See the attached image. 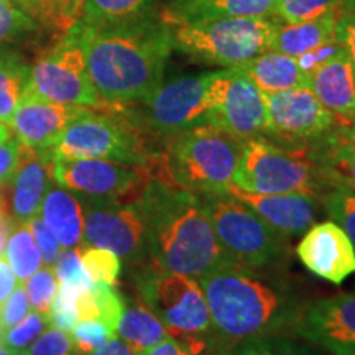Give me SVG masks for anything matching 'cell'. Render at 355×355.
I'll list each match as a JSON object with an SVG mask.
<instances>
[{
	"label": "cell",
	"instance_id": "1",
	"mask_svg": "<svg viewBox=\"0 0 355 355\" xmlns=\"http://www.w3.org/2000/svg\"><path fill=\"white\" fill-rule=\"evenodd\" d=\"M211 314L212 355L259 337L288 334L308 304L304 293L279 266L225 263L198 279Z\"/></svg>",
	"mask_w": 355,
	"mask_h": 355
},
{
	"label": "cell",
	"instance_id": "2",
	"mask_svg": "<svg viewBox=\"0 0 355 355\" xmlns=\"http://www.w3.org/2000/svg\"><path fill=\"white\" fill-rule=\"evenodd\" d=\"M79 28L89 76L104 104L141 102L162 84L173 40L170 25L159 15L102 28L79 21Z\"/></svg>",
	"mask_w": 355,
	"mask_h": 355
},
{
	"label": "cell",
	"instance_id": "3",
	"mask_svg": "<svg viewBox=\"0 0 355 355\" xmlns=\"http://www.w3.org/2000/svg\"><path fill=\"white\" fill-rule=\"evenodd\" d=\"M146 230V247L159 270L201 279L230 263L198 194L159 178H150L137 199Z\"/></svg>",
	"mask_w": 355,
	"mask_h": 355
},
{
	"label": "cell",
	"instance_id": "4",
	"mask_svg": "<svg viewBox=\"0 0 355 355\" xmlns=\"http://www.w3.org/2000/svg\"><path fill=\"white\" fill-rule=\"evenodd\" d=\"M159 157V180L198 194L227 193L241 159L243 140L212 123L194 127L168 139Z\"/></svg>",
	"mask_w": 355,
	"mask_h": 355
},
{
	"label": "cell",
	"instance_id": "5",
	"mask_svg": "<svg viewBox=\"0 0 355 355\" xmlns=\"http://www.w3.org/2000/svg\"><path fill=\"white\" fill-rule=\"evenodd\" d=\"M277 24L275 17H248L170 25L173 50L222 69L239 68L272 48Z\"/></svg>",
	"mask_w": 355,
	"mask_h": 355
},
{
	"label": "cell",
	"instance_id": "6",
	"mask_svg": "<svg viewBox=\"0 0 355 355\" xmlns=\"http://www.w3.org/2000/svg\"><path fill=\"white\" fill-rule=\"evenodd\" d=\"M232 184L247 193H295L319 199L329 191L321 166L308 150L285 148L263 137L243 141Z\"/></svg>",
	"mask_w": 355,
	"mask_h": 355
},
{
	"label": "cell",
	"instance_id": "7",
	"mask_svg": "<svg viewBox=\"0 0 355 355\" xmlns=\"http://www.w3.org/2000/svg\"><path fill=\"white\" fill-rule=\"evenodd\" d=\"M135 285L141 303L165 324L170 336L201 355L209 350L211 314L198 279L155 266L137 275Z\"/></svg>",
	"mask_w": 355,
	"mask_h": 355
},
{
	"label": "cell",
	"instance_id": "8",
	"mask_svg": "<svg viewBox=\"0 0 355 355\" xmlns=\"http://www.w3.org/2000/svg\"><path fill=\"white\" fill-rule=\"evenodd\" d=\"M220 247L234 263L245 266H282L290 257L288 237L265 224L247 204L230 193L199 196Z\"/></svg>",
	"mask_w": 355,
	"mask_h": 355
},
{
	"label": "cell",
	"instance_id": "9",
	"mask_svg": "<svg viewBox=\"0 0 355 355\" xmlns=\"http://www.w3.org/2000/svg\"><path fill=\"white\" fill-rule=\"evenodd\" d=\"M51 152L60 158L109 159L146 170L157 162L135 122L99 109H84L73 119Z\"/></svg>",
	"mask_w": 355,
	"mask_h": 355
},
{
	"label": "cell",
	"instance_id": "10",
	"mask_svg": "<svg viewBox=\"0 0 355 355\" xmlns=\"http://www.w3.org/2000/svg\"><path fill=\"white\" fill-rule=\"evenodd\" d=\"M28 91L58 104L87 109H101L104 105L89 76L79 24L40 53L30 71Z\"/></svg>",
	"mask_w": 355,
	"mask_h": 355
},
{
	"label": "cell",
	"instance_id": "11",
	"mask_svg": "<svg viewBox=\"0 0 355 355\" xmlns=\"http://www.w3.org/2000/svg\"><path fill=\"white\" fill-rule=\"evenodd\" d=\"M212 73L176 78L159 84L146 99L141 101L140 128L145 127L155 135H180L191 128L211 123L212 114Z\"/></svg>",
	"mask_w": 355,
	"mask_h": 355
},
{
	"label": "cell",
	"instance_id": "12",
	"mask_svg": "<svg viewBox=\"0 0 355 355\" xmlns=\"http://www.w3.org/2000/svg\"><path fill=\"white\" fill-rule=\"evenodd\" d=\"M146 168L96 158H60L53 155V178L60 186L91 199L127 202L139 199L150 181Z\"/></svg>",
	"mask_w": 355,
	"mask_h": 355
},
{
	"label": "cell",
	"instance_id": "13",
	"mask_svg": "<svg viewBox=\"0 0 355 355\" xmlns=\"http://www.w3.org/2000/svg\"><path fill=\"white\" fill-rule=\"evenodd\" d=\"M211 123L241 140L266 133L265 96L239 68L212 71Z\"/></svg>",
	"mask_w": 355,
	"mask_h": 355
},
{
	"label": "cell",
	"instance_id": "14",
	"mask_svg": "<svg viewBox=\"0 0 355 355\" xmlns=\"http://www.w3.org/2000/svg\"><path fill=\"white\" fill-rule=\"evenodd\" d=\"M84 220V239L121 259L140 261L148 254L146 230L137 202L92 199Z\"/></svg>",
	"mask_w": 355,
	"mask_h": 355
},
{
	"label": "cell",
	"instance_id": "15",
	"mask_svg": "<svg viewBox=\"0 0 355 355\" xmlns=\"http://www.w3.org/2000/svg\"><path fill=\"white\" fill-rule=\"evenodd\" d=\"M263 96L266 133L275 139L314 144L337 125L334 115L324 107L308 86Z\"/></svg>",
	"mask_w": 355,
	"mask_h": 355
},
{
	"label": "cell",
	"instance_id": "16",
	"mask_svg": "<svg viewBox=\"0 0 355 355\" xmlns=\"http://www.w3.org/2000/svg\"><path fill=\"white\" fill-rule=\"evenodd\" d=\"M293 334L331 355H355V293L308 303Z\"/></svg>",
	"mask_w": 355,
	"mask_h": 355
},
{
	"label": "cell",
	"instance_id": "17",
	"mask_svg": "<svg viewBox=\"0 0 355 355\" xmlns=\"http://www.w3.org/2000/svg\"><path fill=\"white\" fill-rule=\"evenodd\" d=\"M301 263L332 285H343L355 273V247L334 220L314 222L296 245Z\"/></svg>",
	"mask_w": 355,
	"mask_h": 355
},
{
	"label": "cell",
	"instance_id": "18",
	"mask_svg": "<svg viewBox=\"0 0 355 355\" xmlns=\"http://www.w3.org/2000/svg\"><path fill=\"white\" fill-rule=\"evenodd\" d=\"M87 107L58 104L26 91L13 114L10 128L25 146L53 148L64 128Z\"/></svg>",
	"mask_w": 355,
	"mask_h": 355
},
{
	"label": "cell",
	"instance_id": "19",
	"mask_svg": "<svg viewBox=\"0 0 355 355\" xmlns=\"http://www.w3.org/2000/svg\"><path fill=\"white\" fill-rule=\"evenodd\" d=\"M227 193L247 204L265 224L285 237L304 234L316 222L318 201L311 194H259L247 193L232 184Z\"/></svg>",
	"mask_w": 355,
	"mask_h": 355
},
{
	"label": "cell",
	"instance_id": "20",
	"mask_svg": "<svg viewBox=\"0 0 355 355\" xmlns=\"http://www.w3.org/2000/svg\"><path fill=\"white\" fill-rule=\"evenodd\" d=\"M12 181L13 217L19 222H28L42 211L44 196L51 188V148H30L21 144L20 163L13 173Z\"/></svg>",
	"mask_w": 355,
	"mask_h": 355
},
{
	"label": "cell",
	"instance_id": "21",
	"mask_svg": "<svg viewBox=\"0 0 355 355\" xmlns=\"http://www.w3.org/2000/svg\"><path fill=\"white\" fill-rule=\"evenodd\" d=\"M308 87L336 122L345 125L355 107V69L344 48L311 71Z\"/></svg>",
	"mask_w": 355,
	"mask_h": 355
},
{
	"label": "cell",
	"instance_id": "22",
	"mask_svg": "<svg viewBox=\"0 0 355 355\" xmlns=\"http://www.w3.org/2000/svg\"><path fill=\"white\" fill-rule=\"evenodd\" d=\"M278 0H173L159 13L168 25L212 19L273 17Z\"/></svg>",
	"mask_w": 355,
	"mask_h": 355
},
{
	"label": "cell",
	"instance_id": "23",
	"mask_svg": "<svg viewBox=\"0 0 355 355\" xmlns=\"http://www.w3.org/2000/svg\"><path fill=\"white\" fill-rule=\"evenodd\" d=\"M339 15L340 12L313 20L293 21V24L278 20L270 50L300 58L306 53L318 50L324 44L336 42Z\"/></svg>",
	"mask_w": 355,
	"mask_h": 355
},
{
	"label": "cell",
	"instance_id": "24",
	"mask_svg": "<svg viewBox=\"0 0 355 355\" xmlns=\"http://www.w3.org/2000/svg\"><path fill=\"white\" fill-rule=\"evenodd\" d=\"M263 94H277L288 89L308 86V74L296 58L275 50H266L245 64L239 66Z\"/></svg>",
	"mask_w": 355,
	"mask_h": 355
},
{
	"label": "cell",
	"instance_id": "25",
	"mask_svg": "<svg viewBox=\"0 0 355 355\" xmlns=\"http://www.w3.org/2000/svg\"><path fill=\"white\" fill-rule=\"evenodd\" d=\"M42 220L63 248H74L83 242L86 214L81 201L69 189L48 191L42 206Z\"/></svg>",
	"mask_w": 355,
	"mask_h": 355
},
{
	"label": "cell",
	"instance_id": "26",
	"mask_svg": "<svg viewBox=\"0 0 355 355\" xmlns=\"http://www.w3.org/2000/svg\"><path fill=\"white\" fill-rule=\"evenodd\" d=\"M308 152L321 166L329 189L345 186L355 191V144L344 135L343 128L339 127L314 141Z\"/></svg>",
	"mask_w": 355,
	"mask_h": 355
},
{
	"label": "cell",
	"instance_id": "27",
	"mask_svg": "<svg viewBox=\"0 0 355 355\" xmlns=\"http://www.w3.org/2000/svg\"><path fill=\"white\" fill-rule=\"evenodd\" d=\"M13 3L32 17L40 30L56 40L68 35L83 20L86 7V0H13Z\"/></svg>",
	"mask_w": 355,
	"mask_h": 355
},
{
	"label": "cell",
	"instance_id": "28",
	"mask_svg": "<svg viewBox=\"0 0 355 355\" xmlns=\"http://www.w3.org/2000/svg\"><path fill=\"white\" fill-rule=\"evenodd\" d=\"M30 71L32 66L19 51L0 44V122L8 127L30 87Z\"/></svg>",
	"mask_w": 355,
	"mask_h": 355
},
{
	"label": "cell",
	"instance_id": "29",
	"mask_svg": "<svg viewBox=\"0 0 355 355\" xmlns=\"http://www.w3.org/2000/svg\"><path fill=\"white\" fill-rule=\"evenodd\" d=\"M117 336L139 354L170 337V332L144 303H135L123 309Z\"/></svg>",
	"mask_w": 355,
	"mask_h": 355
},
{
	"label": "cell",
	"instance_id": "30",
	"mask_svg": "<svg viewBox=\"0 0 355 355\" xmlns=\"http://www.w3.org/2000/svg\"><path fill=\"white\" fill-rule=\"evenodd\" d=\"M157 0H86L83 24L92 28L127 24L153 13Z\"/></svg>",
	"mask_w": 355,
	"mask_h": 355
},
{
	"label": "cell",
	"instance_id": "31",
	"mask_svg": "<svg viewBox=\"0 0 355 355\" xmlns=\"http://www.w3.org/2000/svg\"><path fill=\"white\" fill-rule=\"evenodd\" d=\"M123 309H125V303L121 293L115 290L114 285H105V283H94L92 290L84 291L78 301L79 321L97 319L107 324L115 334H117Z\"/></svg>",
	"mask_w": 355,
	"mask_h": 355
},
{
	"label": "cell",
	"instance_id": "32",
	"mask_svg": "<svg viewBox=\"0 0 355 355\" xmlns=\"http://www.w3.org/2000/svg\"><path fill=\"white\" fill-rule=\"evenodd\" d=\"M6 257L13 273L20 282H26L42 266V255L35 243L32 230L26 222H20L19 227L13 229L6 248Z\"/></svg>",
	"mask_w": 355,
	"mask_h": 355
},
{
	"label": "cell",
	"instance_id": "33",
	"mask_svg": "<svg viewBox=\"0 0 355 355\" xmlns=\"http://www.w3.org/2000/svg\"><path fill=\"white\" fill-rule=\"evenodd\" d=\"M224 355H324L316 345H308L288 334L250 339L237 344Z\"/></svg>",
	"mask_w": 355,
	"mask_h": 355
},
{
	"label": "cell",
	"instance_id": "34",
	"mask_svg": "<svg viewBox=\"0 0 355 355\" xmlns=\"http://www.w3.org/2000/svg\"><path fill=\"white\" fill-rule=\"evenodd\" d=\"M344 10V0H278L275 19L279 21H304Z\"/></svg>",
	"mask_w": 355,
	"mask_h": 355
},
{
	"label": "cell",
	"instance_id": "35",
	"mask_svg": "<svg viewBox=\"0 0 355 355\" xmlns=\"http://www.w3.org/2000/svg\"><path fill=\"white\" fill-rule=\"evenodd\" d=\"M326 214L347 234L355 247V191L334 186L321 198Z\"/></svg>",
	"mask_w": 355,
	"mask_h": 355
},
{
	"label": "cell",
	"instance_id": "36",
	"mask_svg": "<svg viewBox=\"0 0 355 355\" xmlns=\"http://www.w3.org/2000/svg\"><path fill=\"white\" fill-rule=\"evenodd\" d=\"M79 259L86 270L87 277L92 283H105V285H115L119 275H121V257L105 248L84 247L79 248Z\"/></svg>",
	"mask_w": 355,
	"mask_h": 355
},
{
	"label": "cell",
	"instance_id": "37",
	"mask_svg": "<svg viewBox=\"0 0 355 355\" xmlns=\"http://www.w3.org/2000/svg\"><path fill=\"white\" fill-rule=\"evenodd\" d=\"M38 30L37 21L17 7L13 0H0V44L19 42Z\"/></svg>",
	"mask_w": 355,
	"mask_h": 355
},
{
	"label": "cell",
	"instance_id": "38",
	"mask_svg": "<svg viewBox=\"0 0 355 355\" xmlns=\"http://www.w3.org/2000/svg\"><path fill=\"white\" fill-rule=\"evenodd\" d=\"M48 324H50V321H48L46 314L40 313L37 309L30 311L19 324H15V326L6 331V334H3V345L10 349L13 354L25 352L46 331Z\"/></svg>",
	"mask_w": 355,
	"mask_h": 355
},
{
	"label": "cell",
	"instance_id": "39",
	"mask_svg": "<svg viewBox=\"0 0 355 355\" xmlns=\"http://www.w3.org/2000/svg\"><path fill=\"white\" fill-rule=\"evenodd\" d=\"M69 336L79 355L94 352L96 349L102 347L109 340H112L114 337H117V334L110 329L107 324L97 321V319H81L74 326V329L69 332Z\"/></svg>",
	"mask_w": 355,
	"mask_h": 355
},
{
	"label": "cell",
	"instance_id": "40",
	"mask_svg": "<svg viewBox=\"0 0 355 355\" xmlns=\"http://www.w3.org/2000/svg\"><path fill=\"white\" fill-rule=\"evenodd\" d=\"M58 285H60V282H58L55 270L51 266H46V268L33 273L26 279V293H28L32 308L40 311V313L48 314L51 301L56 295Z\"/></svg>",
	"mask_w": 355,
	"mask_h": 355
},
{
	"label": "cell",
	"instance_id": "41",
	"mask_svg": "<svg viewBox=\"0 0 355 355\" xmlns=\"http://www.w3.org/2000/svg\"><path fill=\"white\" fill-rule=\"evenodd\" d=\"M53 270H55L60 283L74 285L84 288V290H91L94 286V283L91 282L84 270L81 259H79V250H74V248H63L53 265Z\"/></svg>",
	"mask_w": 355,
	"mask_h": 355
},
{
	"label": "cell",
	"instance_id": "42",
	"mask_svg": "<svg viewBox=\"0 0 355 355\" xmlns=\"http://www.w3.org/2000/svg\"><path fill=\"white\" fill-rule=\"evenodd\" d=\"M32 311L28 293L24 285H17L12 295L0 304V329L3 332L19 324Z\"/></svg>",
	"mask_w": 355,
	"mask_h": 355
},
{
	"label": "cell",
	"instance_id": "43",
	"mask_svg": "<svg viewBox=\"0 0 355 355\" xmlns=\"http://www.w3.org/2000/svg\"><path fill=\"white\" fill-rule=\"evenodd\" d=\"M30 355H79L74 349L73 339L68 332L56 329L44 331L30 347Z\"/></svg>",
	"mask_w": 355,
	"mask_h": 355
},
{
	"label": "cell",
	"instance_id": "44",
	"mask_svg": "<svg viewBox=\"0 0 355 355\" xmlns=\"http://www.w3.org/2000/svg\"><path fill=\"white\" fill-rule=\"evenodd\" d=\"M28 229L32 230V235L37 243L40 255H42V261H44L46 266H53L60 255V252L63 250L61 243L55 237V234L46 227V224L42 220V217H33L26 222Z\"/></svg>",
	"mask_w": 355,
	"mask_h": 355
},
{
	"label": "cell",
	"instance_id": "45",
	"mask_svg": "<svg viewBox=\"0 0 355 355\" xmlns=\"http://www.w3.org/2000/svg\"><path fill=\"white\" fill-rule=\"evenodd\" d=\"M21 144L19 139H10L0 145V184H6L12 180L13 173L20 163Z\"/></svg>",
	"mask_w": 355,
	"mask_h": 355
},
{
	"label": "cell",
	"instance_id": "46",
	"mask_svg": "<svg viewBox=\"0 0 355 355\" xmlns=\"http://www.w3.org/2000/svg\"><path fill=\"white\" fill-rule=\"evenodd\" d=\"M337 40L349 55L355 69V12H349L345 8L340 12L337 20Z\"/></svg>",
	"mask_w": 355,
	"mask_h": 355
},
{
	"label": "cell",
	"instance_id": "47",
	"mask_svg": "<svg viewBox=\"0 0 355 355\" xmlns=\"http://www.w3.org/2000/svg\"><path fill=\"white\" fill-rule=\"evenodd\" d=\"M137 355H201L198 354L191 345H188L183 340L176 339V337H166L162 343L155 344L153 347L141 350Z\"/></svg>",
	"mask_w": 355,
	"mask_h": 355
},
{
	"label": "cell",
	"instance_id": "48",
	"mask_svg": "<svg viewBox=\"0 0 355 355\" xmlns=\"http://www.w3.org/2000/svg\"><path fill=\"white\" fill-rule=\"evenodd\" d=\"M17 286V277L13 273L7 257H0V304L6 301Z\"/></svg>",
	"mask_w": 355,
	"mask_h": 355
},
{
	"label": "cell",
	"instance_id": "49",
	"mask_svg": "<svg viewBox=\"0 0 355 355\" xmlns=\"http://www.w3.org/2000/svg\"><path fill=\"white\" fill-rule=\"evenodd\" d=\"M87 355H137V352L133 349L128 347V345L123 343L122 339L114 337V339L109 340L107 344H104L102 347L96 349L94 352L87 354Z\"/></svg>",
	"mask_w": 355,
	"mask_h": 355
},
{
	"label": "cell",
	"instance_id": "50",
	"mask_svg": "<svg viewBox=\"0 0 355 355\" xmlns=\"http://www.w3.org/2000/svg\"><path fill=\"white\" fill-rule=\"evenodd\" d=\"M13 229V217L8 214L3 207V202L0 201V257L6 255V248L8 243V237Z\"/></svg>",
	"mask_w": 355,
	"mask_h": 355
},
{
	"label": "cell",
	"instance_id": "51",
	"mask_svg": "<svg viewBox=\"0 0 355 355\" xmlns=\"http://www.w3.org/2000/svg\"><path fill=\"white\" fill-rule=\"evenodd\" d=\"M340 128H343L344 135L347 137L350 141H354V144H355V107L352 110V114H350L349 121L345 122V125H343Z\"/></svg>",
	"mask_w": 355,
	"mask_h": 355
},
{
	"label": "cell",
	"instance_id": "52",
	"mask_svg": "<svg viewBox=\"0 0 355 355\" xmlns=\"http://www.w3.org/2000/svg\"><path fill=\"white\" fill-rule=\"evenodd\" d=\"M12 139V130L10 127L6 125L3 122H0V145L6 144V141H8Z\"/></svg>",
	"mask_w": 355,
	"mask_h": 355
},
{
	"label": "cell",
	"instance_id": "53",
	"mask_svg": "<svg viewBox=\"0 0 355 355\" xmlns=\"http://www.w3.org/2000/svg\"><path fill=\"white\" fill-rule=\"evenodd\" d=\"M344 8L349 12H355V0H344Z\"/></svg>",
	"mask_w": 355,
	"mask_h": 355
},
{
	"label": "cell",
	"instance_id": "54",
	"mask_svg": "<svg viewBox=\"0 0 355 355\" xmlns=\"http://www.w3.org/2000/svg\"><path fill=\"white\" fill-rule=\"evenodd\" d=\"M0 355H13V352L7 347H0Z\"/></svg>",
	"mask_w": 355,
	"mask_h": 355
},
{
	"label": "cell",
	"instance_id": "55",
	"mask_svg": "<svg viewBox=\"0 0 355 355\" xmlns=\"http://www.w3.org/2000/svg\"><path fill=\"white\" fill-rule=\"evenodd\" d=\"M13 355H30L28 352H17V354H13Z\"/></svg>",
	"mask_w": 355,
	"mask_h": 355
},
{
	"label": "cell",
	"instance_id": "56",
	"mask_svg": "<svg viewBox=\"0 0 355 355\" xmlns=\"http://www.w3.org/2000/svg\"><path fill=\"white\" fill-rule=\"evenodd\" d=\"M170 2H173V0H170Z\"/></svg>",
	"mask_w": 355,
	"mask_h": 355
},
{
	"label": "cell",
	"instance_id": "57",
	"mask_svg": "<svg viewBox=\"0 0 355 355\" xmlns=\"http://www.w3.org/2000/svg\"><path fill=\"white\" fill-rule=\"evenodd\" d=\"M0 201H2V199H0Z\"/></svg>",
	"mask_w": 355,
	"mask_h": 355
}]
</instances>
